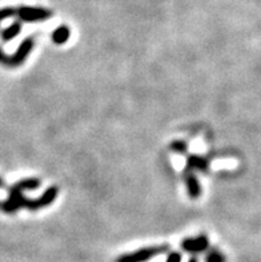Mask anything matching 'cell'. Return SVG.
<instances>
[{"label": "cell", "mask_w": 261, "mask_h": 262, "mask_svg": "<svg viewBox=\"0 0 261 262\" xmlns=\"http://www.w3.org/2000/svg\"><path fill=\"white\" fill-rule=\"evenodd\" d=\"M20 20L23 21H28V23H33V21H42L46 20L47 17L51 16V12L43 8H31V7H22L17 11Z\"/></svg>", "instance_id": "cell-6"}, {"label": "cell", "mask_w": 261, "mask_h": 262, "mask_svg": "<svg viewBox=\"0 0 261 262\" xmlns=\"http://www.w3.org/2000/svg\"><path fill=\"white\" fill-rule=\"evenodd\" d=\"M188 262H198V259L197 258H196V257H192V258L191 259H189V261Z\"/></svg>", "instance_id": "cell-17"}, {"label": "cell", "mask_w": 261, "mask_h": 262, "mask_svg": "<svg viewBox=\"0 0 261 262\" xmlns=\"http://www.w3.org/2000/svg\"><path fill=\"white\" fill-rule=\"evenodd\" d=\"M209 241L207 236H198L195 238H185L182 241V249L184 252L192 253V254H198L205 250H208Z\"/></svg>", "instance_id": "cell-4"}, {"label": "cell", "mask_w": 261, "mask_h": 262, "mask_svg": "<svg viewBox=\"0 0 261 262\" xmlns=\"http://www.w3.org/2000/svg\"><path fill=\"white\" fill-rule=\"evenodd\" d=\"M27 197L23 196V192H20L16 188H11L10 194H8V199L4 201V203L0 204V209L3 210L4 213H15L20 209V208H24V204H26Z\"/></svg>", "instance_id": "cell-3"}, {"label": "cell", "mask_w": 261, "mask_h": 262, "mask_svg": "<svg viewBox=\"0 0 261 262\" xmlns=\"http://www.w3.org/2000/svg\"><path fill=\"white\" fill-rule=\"evenodd\" d=\"M205 262H225V257L220 250L212 249L205 256Z\"/></svg>", "instance_id": "cell-12"}, {"label": "cell", "mask_w": 261, "mask_h": 262, "mask_svg": "<svg viewBox=\"0 0 261 262\" xmlns=\"http://www.w3.org/2000/svg\"><path fill=\"white\" fill-rule=\"evenodd\" d=\"M166 262H182V254H180L178 252L169 253Z\"/></svg>", "instance_id": "cell-16"}, {"label": "cell", "mask_w": 261, "mask_h": 262, "mask_svg": "<svg viewBox=\"0 0 261 262\" xmlns=\"http://www.w3.org/2000/svg\"><path fill=\"white\" fill-rule=\"evenodd\" d=\"M184 181L191 199H198V197L202 196V185L198 183V180L197 177L195 176V173H192L191 170H187L184 174Z\"/></svg>", "instance_id": "cell-7"}, {"label": "cell", "mask_w": 261, "mask_h": 262, "mask_svg": "<svg viewBox=\"0 0 261 262\" xmlns=\"http://www.w3.org/2000/svg\"><path fill=\"white\" fill-rule=\"evenodd\" d=\"M187 168L188 170H200V172H207L208 170V161L200 156L191 155L187 159Z\"/></svg>", "instance_id": "cell-8"}, {"label": "cell", "mask_w": 261, "mask_h": 262, "mask_svg": "<svg viewBox=\"0 0 261 262\" xmlns=\"http://www.w3.org/2000/svg\"><path fill=\"white\" fill-rule=\"evenodd\" d=\"M16 13L15 8H11V7H7V8H0V21L8 19V17L13 16Z\"/></svg>", "instance_id": "cell-14"}, {"label": "cell", "mask_w": 261, "mask_h": 262, "mask_svg": "<svg viewBox=\"0 0 261 262\" xmlns=\"http://www.w3.org/2000/svg\"><path fill=\"white\" fill-rule=\"evenodd\" d=\"M70 28L66 26H62L59 27V28H56V30L53 31L52 33V40L53 43L55 44H64L67 41V40L70 39Z\"/></svg>", "instance_id": "cell-11"}, {"label": "cell", "mask_w": 261, "mask_h": 262, "mask_svg": "<svg viewBox=\"0 0 261 262\" xmlns=\"http://www.w3.org/2000/svg\"><path fill=\"white\" fill-rule=\"evenodd\" d=\"M0 64L6 67H11V56H8L2 48H0Z\"/></svg>", "instance_id": "cell-15"}, {"label": "cell", "mask_w": 261, "mask_h": 262, "mask_svg": "<svg viewBox=\"0 0 261 262\" xmlns=\"http://www.w3.org/2000/svg\"><path fill=\"white\" fill-rule=\"evenodd\" d=\"M168 245H156V246H147L143 249L136 250L132 253H127L123 254L119 258L116 259V262H147L151 258H155L162 253L168 252Z\"/></svg>", "instance_id": "cell-1"}, {"label": "cell", "mask_w": 261, "mask_h": 262, "mask_svg": "<svg viewBox=\"0 0 261 262\" xmlns=\"http://www.w3.org/2000/svg\"><path fill=\"white\" fill-rule=\"evenodd\" d=\"M169 148H171V150H173V152L180 153V155H185L187 150H188V144L184 143V141H180V140H176V141L171 143Z\"/></svg>", "instance_id": "cell-13"}, {"label": "cell", "mask_w": 261, "mask_h": 262, "mask_svg": "<svg viewBox=\"0 0 261 262\" xmlns=\"http://www.w3.org/2000/svg\"><path fill=\"white\" fill-rule=\"evenodd\" d=\"M3 185H4V183H3V180L0 179V188H2V186H3Z\"/></svg>", "instance_id": "cell-18"}, {"label": "cell", "mask_w": 261, "mask_h": 262, "mask_svg": "<svg viewBox=\"0 0 261 262\" xmlns=\"http://www.w3.org/2000/svg\"><path fill=\"white\" fill-rule=\"evenodd\" d=\"M40 185H42V181L39 179H26L20 180L19 183L13 185V188L19 189L20 192H23V190H35L40 188Z\"/></svg>", "instance_id": "cell-10"}, {"label": "cell", "mask_w": 261, "mask_h": 262, "mask_svg": "<svg viewBox=\"0 0 261 262\" xmlns=\"http://www.w3.org/2000/svg\"><path fill=\"white\" fill-rule=\"evenodd\" d=\"M59 194V188L57 186H51L46 192L39 197V199L30 200L26 199V204H24V208L30 210H37L42 209V208H46V206L51 205V204L55 201V199Z\"/></svg>", "instance_id": "cell-2"}, {"label": "cell", "mask_w": 261, "mask_h": 262, "mask_svg": "<svg viewBox=\"0 0 261 262\" xmlns=\"http://www.w3.org/2000/svg\"><path fill=\"white\" fill-rule=\"evenodd\" d=\"M20 31H22V26H20V23L15 21V23H12L11 26L7 27L6 30L2 31L0 36H2V40L7 43V41H10V40L15 39V37H16L17 35L20 33Z\"/></svg>", "instance_id": "cell-9"}, {"label": "cell", "mask_w": 261, "mask_h": 262, "mask_svg": "<svg viewBox=\"0 0 261 262\" xmlns=\"http://www.w3.org/2000/svg\"><path fill=\"white\" fill-rule=\"evenodd\" d=\"M32 48H33L32 37H27V39H24L23 41L20 43V46L17 47L16 52L13 53L12 56H11V68L22 66V64L27 60V57L30 56Z\"/></svg>", "instance_id": "cell-5"}]
</instances>
